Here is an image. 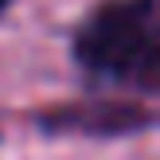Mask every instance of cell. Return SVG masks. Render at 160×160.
Returning <instances> with one entry per match:
<instances>
[{
	"label": "cell",
	"instance_id": "1",
	"mask_svg": "<svg viewBox=\"0 0 160 160\" xmlns=\"http://www.w3.org/2000/svg\"><path fill=\"white\" fill-rule=\"evenodd\" d=\"M74 59L106 82L156 86L160 70V16L156 0H113L82 23Z\"/></svg>",
	"mask_w": 160,
	"mask_h": 160
},
{
	"label": "cell",
	"instance_id": "2",
	"mask_svg": "<svg viewBox=\"0 0 160 160\" xmlns=\"http://www.w3.org/2000/svg\"><path fill=\"white\" fill-rule=\"evenodd\" d=\"M51 129H82V133H125V129H145L148 117L137 113V106H78L47 117Z\"/></svg>",
	"mask_w": 160,
	"mask_h": 160
},
{
	"label": "cell",
	"instance_id": "3",
	"mask_svg": "<svg viewBox=\"0 0 160 160\" xmlns=\"http://www.w3.org/2000/svg\"><path fill=\"white\" fill-rule=\"evenodd\" d=\"M4 8H8V0H0V12H4Z\"/></svg>",
	"mask_w": 160,
	"mask_h": 160
}]
</instances>
